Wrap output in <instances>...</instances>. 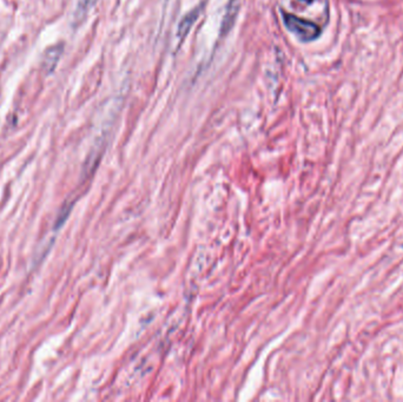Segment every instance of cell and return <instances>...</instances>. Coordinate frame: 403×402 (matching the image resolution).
<instances>
[{"label": "cell", "instance_id": "cell-1", "mask_svg": "<svg viewBox=\"0 0 403 402\" xmlns=\"http://www.w3.org/2000/svg\"><path fill=\"white\" fill-rule=\"evenodd\" d=\"M283 19L290 32L296 34L302 41H312L320 37L321 27L315 23L304 20L292 13H283Z\"/></svg>", "mask_w": 403, "mask_h": 402}, {"label": "cell", "instance_id": "cell-2", "mask_svg": "<svg viewBox=\"0 0 403 402\" xmlns=\"http://www.w3.org/2000/svg\"><path fill=\"white\" fill-rule=\"evenodd\" d=\"M63 51L64 49L61 44L53 45L45 51L44 56H42L41 65L42 69L45 70V72L48 73V75L49 73H52L54 70H56L61 56H63Z\"/></svg>", "mask_w": 403, "mask_h": 402}, {"label": "cell", "instance_id": "cell-3", "mask_svg": "<svg viewBox=\"0 0 403 402\" xmlns=\"http://www.w3.org/2000/svg\"><path fill=\"white\" fill-rule=\"evenodd\" d=\"M201 13V6H197L195 9L190 11L189 13H187L182 19L180 25H178L177 29V37L183 40V39L187 37V34L190 32V30L192 29L193 24H195L197 19Z\"/></svg>", "mask_w": 403, "mask_h": 402}, {"label": "cell", "instance_id": "cell-4", "mask_svg": "<svg viewBox=\"0 0 403 402\" xmlns=\"http://www.w3.org/2000/svg\"><path fill=\"white\" fill-rule=\"evenodd\" d=\"M237 11H238V3L237 0H230L229 3L226 17H224L223 24H222V32L227 33L229 30L231 29L232 25H234L235 19L237 17Z\"/></svg>", "mask_w": 403, "mask_h": 402}, {"label": "cell", "instance_id": "cell-5", "mask_svg": "<svg viewBox=\"0 0 403 402\" xmlns=\"http://www.w3.org/2000/svg\"><path fill=\"white\" fill-rule=\"evenodd\" d=\"M97 2H98V0H77L75 17H73L75 18V22L79 23L83 20V19L86 17L88 11L96 5Z\"/></svg>", "mask_w": 403, "mask_h": 402}, {"label": "cell", "instance_id": "cell-6", "mask_svg": "<svg viewBox=\"0 0 403 402\" xmlns=\"http://www.w3.org/2000/svg\"><path fill=\"white\" fill-rule=\"evenodd\" d=\"M305 2H308V3H311V2H312V0H305Z\"/></svg>", "mask_w": 403, "mask_h": 402}]
</instances>
